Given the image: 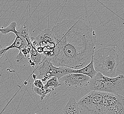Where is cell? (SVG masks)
<instances>
[{"label":"cell","instance_id":"obj_2","mask_svg":"<svg viewBox=\"0 0 124 114\" xmlns=\"http://www.w3.org/2000/svg\"><path fill=\"white\" fill-rule=\"evenodd\" d=\"M79 109L92 114H124V97L98 91H91L77 103Z\"/></svg>","mask_w":124,"mask_h":114},{"label":"cell","instance_id":"obj_1","mask_svg":"<svg viewBox=\"0 0 124 114\" xmlns=\"http://www.w3.org/2000/svg\"><path fill=\"white\" fill-rule=\"evenodd\" d=\"M51 30L57 52L49 59L54 66L79 70L91 62L96 39L89 24L80 19H65L56 23Z\"/></svg>","mask_w":124,"mask_h":114},{"label":"cell","instance_id":"obj_4","mask_svg":"<svg viewBox=\"0 0 124 114\" xmlns=\"http://www.w3.org/2000/svg\"><path fill=\"white\" fill-rule=\"evenodd\" d=\"M87 87L91 91L120 94L124 89V76L119 75L117 77L110 78L98 72L90 80Z\"/></svg>","mask_w":124,"mask_h":114},{"label":"cell","instance_id":"obj_11","mask_svg":"<svg viewBox=\"0 0 124 114\" xmlns=\"http://www.w3.org/2000/svg\"><path fill=\"white\" fill-rule=\"evenodd\" d=\"M17 26V23L15 21H13L10 23L7 27L5 28H0V32L1 34H7L9 32H13L15 35H17L18 34V32L16 28Z\"/></svg>","mask_w":124,"mask_h":114},{"label":"cell","instance_id":"obj_7","mask_svg":"<svg viewBox=\"0 0 124 114\" xmlns=\"http://www.w3.org/2000/svg\"><path fill=\"white\" fill-rule=\"evenodd\" d=\"M91 78L85 75L71 73L62 77L60 80L69 87H87Z\"/></svg>","mask_w":124,"mask_h":114},{"label":"cell","instance_id":"obj_15","mask_svg":"<svg viewBox=\"0 0 124 114\" xmlns=\"http://www.w3.org/2000/svg\"><path fill=\"white\" fill-rule=\"evenodd\" d=\"M6 52H7V51L5 50V48L0 49V58L1 57H2Z\"/></svg>","mask_w":124,"mask_h":114},{"label":"cell","instance_id":"obj_6","mask_svg":"<svg viewBox=\"0 0 124 114\" xmlns=\"http://www.w3.org/2000/svg\"><path fill=\"white\" fill-rule=\"evenodd\" d=\"M38 77L42 82H46L52 77H56L58 79L66 75L73 73L74 70L68 67L54 66L49 58H45L37 68Z\"/></svg>","mask_w":124,"mask_h":114},{"label":"cell","instance_id":"obj_9","mask_svg":"<svg viewBox=\"0 0 124 114\" xmlns=\"http://www.w3.org/2000/svg\"><path fill=\"white\" fill-rule=\"evenodd\" d=\"M97 72H96L95 70H94L93 61V57H92L91 62H90L88 64L81 69L74 70L73 73L85 75L89 77L91 79H92L94 77Z\"/></svg>","mask_w":124,"mask_h":114},{"label":"cell","instance_id":"obj_12","mask_svg":"<svg viewBox=\"0 0 124 114\" xmlns=\"http://www.w3.org/2000/svg\"><path fill=\"white\" fill-rule=\"evenodd\" d=\"M32 89L35 94L39 96L41 100H43L45 97H47V95L50 94L53 91L49 88H45L44 87L42 88H39L35 87L34 86H33Z\"/></svg>","mask_w":124,"mask_h":114},{"label":"cell","instance_id":"obj_5","mask_svg":"<svg viewBox=\"0 0 124 114\" xmlns=\"http://www.w3.org/2000/svg\"><path fill=\"white\" fill-rule=\"evenodd\" d=\"M31 40L38 53L44 58H51L56 55V43L51 29L43 30L37 37H31Z\"/></svg>","mask_w":124,"mask_h":114},{"label":"cell","instance_id":"obj_8","mask_svg":"<svg viewBox=\"0 0 124 114\" xmlns=\"http://www.w3.org/2000/svg\"><path fill=\"white\" fill-rule=\"evenodd\" d=\"M63 114H82L77 103L74 98L70 97L68 102L63 108Z\"/></svg>","mask_w":124,"mask_h":114},{"label":"cell","instance_id":"obj_3","mask_svg":"<svg viewBox=\"0 0 124 114\" xmlns=\"http://www.w3.org/2000/svg\"><path fill=\"white\" fill-rule=\"evenodd\" d=\"M94 70L107 77H114L119 64V55L111 47H104L94 51L93 56Z\"/></svg>","mask_w":124,"mask_h":114},{"label":"cell","instance_id":"obj_14","mask_svg":"<svg viewBox=\"0 0 124 114\" xmlns=\"http://www.w3.org/2000/svg\"><path fill=\"white\" fill-rule=\"evenodd\" d=\"M33 85L35 87L39 88H43L44 87V86L42 81L40 79H35L34 82H33Z\"/></svg>","mask_w":124,"mask_h":114},{"label":"cell","instance_id":"obj_13","mask_svg":"<svg viewBox=\"0 0 124 114\" xmlns=\"http://www.w3.org/2000/svg\"><path fill=\"white\" fill-rule=\"evenodd\" d=\"M61 85V84L58 81V79L57 77H52L47 80L46 84L44 86V87L46 89L49 88L50 87H53V89H54L60 87Z\"/></svg>","mask_w":124,"mask_h":114},{"label":"cell","instance_id":"obj_10","mask_svg":"<svg viewBox=\"0 0 124 114\" xmlns=\"http://www.w3.org/2000/svg\"><path fill=\"white\" fill-rule=\"evenodd\" d=\"M16 36V39L13 44L8 47H5V50L7 51L12 48H16L20 51L23 48L27 47V42L25 39L19 35Z\"/></svg>","mask_w":124,"mask_h":114}]
</instances>
